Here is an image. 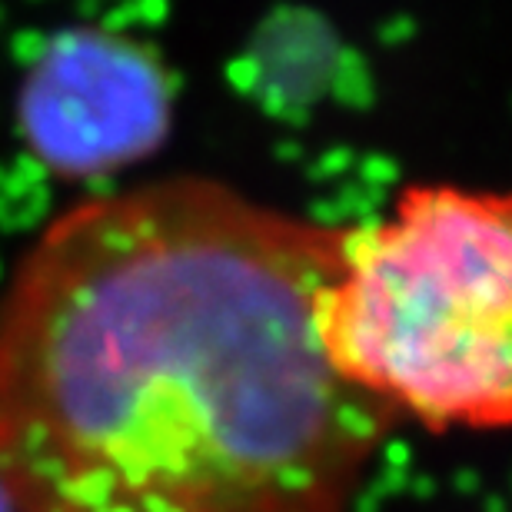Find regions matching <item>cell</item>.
Masks as SVG:
<instances>
[{"label":"cell","mask_w":512,"mask_h":512,"mask_svg":"<svg viewBox=\"0 0 512 512\" xmlns=\"http://www.w3.org/2000/svg\"><path fill=\"white\" fill-rule=\"evenodd\" d=\"M340 253L200 177L60 213L0 293L10 512H350L399 416L316 346Z\"/></svg>","instance_id":"obj_1"},{"label":"cell","mask_w":512,"mask_h":512,"mask_svg":"<svg viewBox=\"0 0 512 512\" xmlns=\"http://www.w3.org/2000/svg\"><path fill=\"white\" fill-rule=\"evenodd\" d=\"M313 336L343 383L429 433L512 423V203L416 183L386 220L343 230L313 300Z\"/></svg>","instance_id":"obj_2"},{"label":"cell","mask_w":512,"mask_h":512,"mask_svg":"<svg viewBox=\"0 0 512 512\" xmlns=\"http://www.w3.org/2000/svg\"><path fill=\"white\" fill-rule=\"evenodd\" d=\"M4 509H10V506L4 503V496H0V512H4Z\"/></svg>","instance_id":"obj_4"},{"label":"cell","mask_w":512,"mask_h":512,"mask_svg":"<svg viewBox=\"0 0 512 512\" xmlns=\"http://www.w3.org/2000/svg\"><path fill=\"white\" fill-rule=\"evenodd\" d=\"M173 80L150 47L97 24L60 30L17 100L20 137L57 177H100L167 140Z\"/></svg>","instance_id":"obj_3"}]
</instances>
